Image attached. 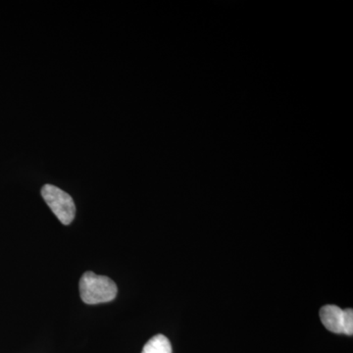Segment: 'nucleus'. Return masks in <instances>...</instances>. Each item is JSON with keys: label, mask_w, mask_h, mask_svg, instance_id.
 I'll use <instances>...</instances> for the list:
<instances>
[{"label": "nucleus", "mask_w": 353, "mask_h": 353, "mask_svg": "<svg viewBox=\"0 0 353 353\" xmlns=\"http://www.w3.org/2000/svg\"><path fill=\"white\" fill-rule=\"evenodd\" d=\"M117 285L106 276H99L88 271L80 280L81 299L83 303L94 304L112 301L117 296Z\"/></svg>", "instance_id": "f257e3e1"}, {"label": "nucleus", "mask_w": 353, "mask_h": 353, "mask_svg": "<svg viewBox=\"0 0 353 353\" xmlns=\"http://www.w3.org/2000/svg\"><path fill=\"white\" fill-rule=\"evenodd\" d=\"M41 196L62 224L70 225L73 222L76 215L75 202L67 192L55 185H44Z\"/></svg>", "instance_id": "f03ea898"}, {"label": "nucleus", "mask_w": 353, "mask_h": 353, "mask_svg": "<svg viewBox=\"0 0 353 353\" xmlns=\"http://www.w3.org/2000/svg\"><path fill=\"white\" fill-rule=\"evenodd\" d=\"M320 318L325 328L334 334H353L352 309L343 310L336 305H326L320 310Z\"/></svg>", "instance_id": "7ed1b4c3"}, {"label": "nucleus", "mask_w": 353, "mask_h": 353, "mask_svg": "<svg viewBox=\"0 0 353 353\" xmlns=\"http://www.w3.org/2000/svg\"><path fill=\"white\" fill-rule=\"evenodd\" d=\"M141 353H172L170 341L163 334H157L145 343Z\"/></svg>", "instance_id": "20e7f679"}]
</instances>
